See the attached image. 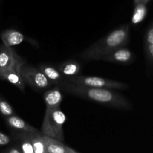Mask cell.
<instances>
[{
  "label": "cell",
  "instance_id": "1",
  "mask_svg": "<svg viewBox=\"0 0 153 153\" xmlns=\"http://www.w3.org/2000/svg\"><path fill=\"white\" fill-rule=\"evenodd\" d=\"M58 87L67 94L105 105L119 109H128L130 108L129 102L126 97L113 90L82 86L70 83L66 79Z\"/></svg>",
  "mask_w": 153,
  "mask_h": 153
},
{
  "label": "cell",
  "instance_id": "2",
  "mask_svg": "<svg viewBox=\"0 0 153 153\" xmlns=\"http://www.w3.org/2000/svg\"><path fill=\"white\" fill-rule=\"evenodd\" d=\"M129 35L128 25H124L114 30L85 49L81 57L87 61L102 60L108 54L127 43Z\"/></svg>",
  "mask_w": 153,
  "mask_h": 153
},
{
  "label": "cell",
  "instance_id": "3",
  "mask_svg": "<svg viewBox=\"0 0 153 153\" xmlns=\"http://www.w3.org/2000/svg\"><path fill=\"white\" fill-rule=\"evenodd\" d=\"M65 121L66 116L60 107L46 109L40 132L43 135L64 142V134L63 125Z\"/></svg>",
  "mask_w": 153,
  "mask_h": 153
},
{
  "label": "cell",
  "instance_id": "4",
  "mask_svg": "<svg viewBox=\"0 0 153 153\" xmlns=\"http://www.w3.org/2000/svg\"><path fill=\"white\" fill-rule=\"evenodd\" d=\"M65 79L70 83L90 88H105L110 90H123L127 88V85L123 82L103 79L97 76H75L72 77H67Z\"/></svg>",
  "mask_w": 153,
  "mask_h": 153
},
{
  "label": "cell",
  "instance_id": "5",
  "mask_svg": "<svg viewBox=\"0 0 153 153\" xmlns=\"http://www.w3.org/2000/svg\"><path fill=\"white\" fill-rule=\"evenodd\" d=\"M21 77L25 85H28L35 91H44L50 88L52 84L37 67L24 64L20 70Z\"/></svg>",
  "mask_w": 153,
  "mask_h": 153
},
{
  "label": "cell",
  "instance_id": "6",
  "mask_svg": "<svg viewBox=\"0 0 153 153\" xmlns=\"http://www.w3.org/2000/svg\"><path fill=\"white\" fill-rule=\"evenodd\" d=\"M25 60L19 56L12 47L0 46V73L16 67H22Z\"/></svg>",
  "mask_w": 153,
  "mask_h": 153
},
{
  "label": "cell",
  "instance_id": "7",
  "mask_svg": "<svg viewBox=\"0 0 153 153\" xmlns=\"http://www.w3.org/2000/svg\"><path fill=\"white\" fill-rule=\"evenodd\" d=\"M133 59L132 52L124 46L115 49L108 54L102 60L120 64H128Z\"/></svg>",
  "mask_w": 153,
  "mask_h": 153
},
{
  "label": "cell",
  "instance_id": "8",
  "mask_svg": "<svg viewBox=\"0 0 153 153\" xmlns=\"http://www.w3.org/2000/svg\"><path fill=\"white\" fill-rule=\"evenodd\" d=\"M22 67H16L11 70L0 73V79L7 81L10 84L19 88L21 91L25 92V85L21 77L20 70Z\"/></svg>",
  "mask_w": 153,
  "mask_h": 153
},
{
  "label": "cell",
  "instance_id": "9",
  "mask_svg": "<svg viewBox=\"0 0 153 153\" xmlns=\"http://www.w3.org/2000/svg\"><path fill=\"white\" fill-rule=\"evenodd\" d=\"M5 121L10 128L16 130V131H19V132L33 133L40 131L16 115L7 117H6Z\"/></svg>",
  "mask_w": 153,
  "mask_h": 153
},
{
  "label": "cell",
  "instance_id": "10",
  "mask_svg": "<svg viewBox=\"0 0 153 153\" xmlns=\"http://www.w3.org/2000/svg\"><path fill=\"white\" fill-rule=\"evenodd\" d=\"M43 100L46 104V109H52L60 107L63 100L61 88L56 86L52 89L46 91L43 95Z\"/></svg>",
  "mask_w": 153,
  "mask_h": 153
},
{
  "label": "cell",
  "instance_id": "11",
  "mask_svg": "<svg viewBox=\"0 0 153 153\" xmlns=\"http://www.w3.org/2000/svg\"><path fill=\"white\" fill-rule=\"evenodd\" d=\"M1 38L4 46L12 47L22 43L25 39V36L15 29H7L1 33Z\"/></svg>",
  "mask_w": 153,
  "mask_h": 153
},
{
  "label": "cell",
  "instance_id": "12",
  "mask_svg": "<svg viewBox=\"0 0 153 153\" xmlns=\"http://www.w3.org/2000/svg\"><path fill=\"white\" fill-rule=\"evenodd\" d=\"M38 68L45 75L51 84H55L57 86H59L64 80L65 77L61 74L58 69L48 64H40Z\"/></svg>",
  "mask_w": 153,
  "mask_h": 153
},
{
  "label": "cell",
  "instance_id": "13",
  "mask_svg": "<svg viewBox=\"0 0 153 153\" xmlns=\"http://www.w3.org/2000/svg\"><path fill=\"white\" fill-rule=\"evenodd\" d=\"M58 70L65 78L77 76L81 70V65L76 61H67L58 66Z\"/></svg>",
  "mask_w": 153,
  "mask_h": 153
},
{
  "label": "cell",
  "instance_id": "14",
  "mask_svg": "<svg viewBox=\"0 0 153 153\" xmlns=\"http://www.w3.org/2000/svg\"><path fill=\"white\" fill-rule=\"evenodd\" d=\"M28 135L32 144L34 153H47L44 137L40 131L37 132L28 133Z\"/></svg>",
  "mask_w": 153,
  "mask_h": 153
},
{
  "label": "cell",
  "instance_id": "15",
  "mask_svg": "<svg viewBox=\"0 0 153 153\" xmlns=\"http://www.w3.org/2000/svg\"><path fill=\"white\" fill-rule=\"evenodd\" d=\"M47 153H65L67 146L57 139L43 135Z\"/></svg>",
  "mask_w": 153,
  "mask_h": 153
},
{
  "label": "cell",
  "instance_id": "16",
  "mask_svg": "<svg viewBox=\"0 0 153 153\" xmlns=\"http://www.w3.org/2000/svg\"><path fill=\"white\" fill-rule=\"evenodd\" d=\"M19 140V149L22 153H34L31 142L28 137V133L19 132L17 134Z\"/></svg>",
  "mask_w": 153,
  "mask_h": 153
},
{
  "label": "cell",
  "instance_id": "17",
  "mask_svg": "<svg viewBox=\"0 0 153 153\" xmlns=\"http://www.w3.org/2000/svg\"><path fill=\"white\" fill-rule=\"evenodd\" d=\"M146 13V6L143 3H139L136 5L134 10L131 22L133 24H137L143 20Z\"/></svg>",
  "mask_w": 153,
  "mask_h": 153
},
{
  "label": "cell",
  "instance_id": "18",
  "mask_svg": "<svg viewBox=\"0 0 153 153\" xmlns=\"http://www.w3.org/2000/svg\"><path fill=\"white\" fill-rule=\"evenodd\" d=\"M0 113L6 117L15 115L12 106L1 97H0Z\"/></svg>",
  "mask_w": 153,
  "mask_h": 153
},
{
  "label": "cell",
  "instance_id": "19",
  "mask_svg": "<svg viewBox=\"0 0 153 153\" xmlns=\"http://www.w3.org/2000/svg\"><path fill=\"white\" fill-rule=\"evenodd\" d=\"M10 142V138L6 134L0 132V146H5Z\"/></svg>",
  "mask_w": 153,
  "mask_h": 153
},
{
  "label": "cell",
  "instance_id": "20",
  "mask_svg": "<svg viewBox=\"0 0 153 153\" xmlns=\"http://www.w3.org/2000/svg\"><path fill=\"white\" fill-rule=\"evenodd\" d=\"M146 42H147L149 44L153 43V28H151L150 30H149L147 33V35H146Z\"/></svg>",
  "mask_w": 153,
  "mask_h": 153
},
{
  "label": "cell",
  "instance_id": "21",
  "mask_svg": "<svg viewBox=\"0 0 153 153\" xmlns=\"http://www.w3.org/2000/svg\"><path fill=\"white\" fill-rule=\"evenodd\" d=\"M3 153H22L21 152L20 149H19V147L17 146H13V147H10L9 149H7L5 152Z\"/></svg>",
  "mask_w": 153,
  "mask_h": 153
},
{
  "label": "cell",
  "instance_id": "22",
  "mask_svg": "<svg viewBox=\"0 0 153 153\" xmlns=\"http://www.w3.org/2000/svg\"><path fill=\"white\" fill-rule=\"evenodd\" d=\"M65 153H79V152H77L76 151H75L74 149H73L72 148H70V147H68V146H67V147H66Z\"/></svg>",
  "mask_w": 153,
  "mask_h": 153
},
{
  "label": "cell",
  "instance_id": "23",
  "mask_svg": "<svg viewBox=\"0 0 153 153\" xmlns=\"http://www.w3.org/2000/svg\"><path fill=\"white\" fill-rule=\"evenodd\" d=\"M149 52L150 53L151 56L153 58V43H151V44H149Z\"/></svg>",
  "mask_w": 153,
  "mask_h": 153
},
{
  "label": "cell",
  "instance_id": "24",
  "mask_svg": "<svg viewBox=\"0 0 153 153\" xmlns=\"http://www.w3.org/2000/svg\"><path fill=\"white\" fill-rule=\"evenodd\" d=\"M147 1H148V0H143V1H144V2H146Z\"/></svg>",
  "mask_w": 153,
  "mask_h": 153
}]
</instances>
